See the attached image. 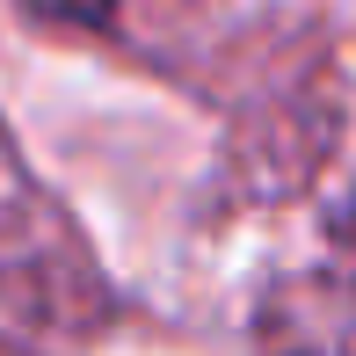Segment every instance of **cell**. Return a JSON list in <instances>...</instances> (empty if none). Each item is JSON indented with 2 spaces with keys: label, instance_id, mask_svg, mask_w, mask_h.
I'll return each mask as SVG.
<instances>
[{
  "label": "cell",
  "instance_id": "cell-1",
  "mask_svg": "<svg viewBox=\"0 0 356 356\" xmlns=\"http://www.w3.org/2000/svg\"><path fill=\"white\" fill-rule=\"evenodd\" d=\"M29 15H51V22H73V29H109L117 22V0H22Z\"/></svg>",
  "mask_w": 356,
  "mask_h": 356
}]
</instances>
